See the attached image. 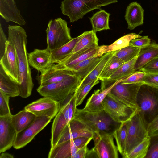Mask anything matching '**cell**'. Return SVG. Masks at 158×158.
<instances>
[{
    "label": "cell",
    "mask_w": 158,
    "mask_h": 158,
    "mask_svg": "<svg viewBox=\"0 0 158 158\" xmlns=\"http://www.w3.org/2000/svg\"><path fill=\"white\" fill-rule=\"evenodd\" d=\"M27 36L23 28L19 25H9L8 41L15 47L19 67V96L26 98L31 96L34 86L27 50Z\"/></svg>",
    "instance_id": "1"
},
{
    "label": "cell",
    "mask_w": 158,
    "mask_h": 158,
    "mask_svg": "<svg viewBox=\"0 0 158 158\" xmlns=\"http://www.w3.org/2000/svg\"><path fill=\"white\" fill-rule=\"evenodd\" d=\"M73 118L85 125L93 133L113 134L121 123L114 121L104 110L98 112L86 111L76 108Z\"/></svg>",
    "instance_id": "2"
},
{
    "label": "cell",
    "mask_w": 158,
    "mask_h": 158,
    "mask_svg": "<svg viewBox=\"0 0 158 158\" xmlns=\"http://www.w3.org/2000/svg\"><path fill=\"white\" fill-rule=\"evenodd\" d=\"M74 93L58 101L59 110L55 117L51 128V148L57 144L64 128L73 118L77 108Z\"/></svg>",
    "instance_id": "3"
},
{
    "label": "cell",
    "mask_w": 158,
    "mask_h": 158,
    "mask_svg": "<svg viewBox=\"0 0 158 158\" xmlns=\"http://www.w3.org/2000/svg\"><path fill=\"white\" fill-rule=\"evenodd\" d=\"M136 103L147 126L158 114V87L143 83L137 94Z\"/></svg>",
    "instance_id": "4"
},
{
    "label": "cell",
    "mask_w": 158,
    "mask_h": 158,
    "mask_svg": "<svg viewBox=\"0 0 158 158\" xmlns=\"http://www.w3.org/2000/svg\"><path fill=\"white\" fill-rule=\"evenodd\" d=\"M117 2L118 0H64L60 8L62 13L73 22L93 10Z\"/></svg>",
    "instance_id": "5"
},
{
    "label": "cell",
    "mask_w": 158,
    "mask_h": 158,
    "mask_svg": "<svg viewBox=\"0 0 158 158\" xmlns=\"http://www.w3.org/2000/svg\"><path fill=\"white\" fill-rule=\"evenodd\" d=\"M82 80L76 74L60 82L40 86L37 90L44 97L59 101L74 93Z\"/></svg>",
    "instance_id": "6"
},
{
    "label": "cell",
    "mask_w": 158,
    "mask_h": 158,
    "mask_svg": "<svg viewBox=\"0 0 158 158\" xmlns=\"http://www.w3.org/2000/svg\"><path fill=\"white\" fill-rule=\"evenodd\" d=\"M46 32L47 48L50 51L62 46L73 38L67 22L61 18L49 21Z\"/></svg>",
    "instance_id": "7"
},
{
    "label": "cell",
    "mask_w": 158,
    "mask_h": 158,
    "mask_svg": "<svg viewBox=\"0 0 158 158\" xmlns=\"http://www.w3.org/2000/svg\"><path fill=\"white\" fill-rule=\"evenodd\" d=\"M147 126L137 109L129 120L124 154L126 156L148 136Z\"/></svg>",
    "instance_id": "8"
},
{
    "label": "cell",
    "mask_w": 158,
    "mask_h": 158,
    "mask_svg": "<svg viewBox=\"0 0 158 158\" xmlns=\"http://www.w3.org/2000/svg\"><path fill=\"white\" fill-rule=\"evenodd\" d=\"M103 110L114 121L122 123L129 120L137 109L130 107L108 93L104 99Z\"/></svg>",
    "instance_id": "9"
},
{
    "label": "cell",
    "mask_w": 158,
    "mask_h": 158,
    "mask_svg": "<svg viewBox=\"0 0 158 158\" xmlns=\"http://www.w3.org/2000/svg\"><path fill=\"white\" fill-rule=\"evenodd\" d=\"M92 137H82L72 139L56 144L50 148L48 158H74L78 150L88 144Z\"/></svg>",
    "instance_id": "10"
},
{
    "label": "cell",
    "mask_w": 158,
    "mask_h": 158,
    "mask_svg": "<svg viewBox=\"0 0 158 158\" xmlns=\"http://www.w3.org/2000/svg\"><path fill=\"white\" fill-rule=\"evenodd\" d=\"M93 147L98 158H118V150L114 142L113 134L105 132L93 133Z\"/></svg>",
    "instance_id": "11"
},
{
    "label": "cell",
    "mask_w": 158,
    "mask_h": 158,
    "mask_svg": "<svg viewBox=\"0 0 158 158\" xmlns=\"http://www.w3.org/2000/svg\"><path fill=\"white\" fill-rule=\"evenodd\" d=\"M52 119L51 118L48 116L36 117L31 125L18 133L13 147L18 149L26 146L47 126Z\"/></svg>",
    "instance_id": "12"
},
{
    "label": "cell",
    "mask_w": 158,
    "mask_h": 158,
    "mask_svg": "<svg viewBox=\"0 0 158 158\" xmlns=\"http://www.w3.org/2000/svg\"><path fill=\"white\" fill-rule=\"evenodd\" d=\"M143 83L122 84L120 82L115 85L109 93L113 98L127 106L138 109L136 97Z\"/></svg>",
    "instance_id": "13"
},
{
    "label": "cell",
    "mask_w": 158,
    "mask_h": 158,
    "mask_svg": "<svg viewBox=\"0 0 158 158\" xmlns=\"http://www.w3.org/2000/svg\"><path fill=\"white\" fill-rule=\"evenodd\" d=\"M59 108L58 101L44 97L29 104L24 108L36 117L48 116L52 119L57 114Z\"/></svg>",
    "instance_id": "14"
},
{
    "label": "cell",
    "mask_w": 158,
    "mask_h": 158,
    "mask_svg": "<svg viewBox=\"0 0 158 158\" xmlns=\"http://www.w3.org/2000/svg\"><path fill=\"white\" fill-rule=\"evenodd\" d=\"M12 115L0 116V153L14 146L18 132L11 122Z\"/></svg>",
    "instance_id": "15"
},
{
    "label": "cell",
    "mask_w": 158,
    "mask_h": 158,
    "mask_svg": "<svg viewBox=\"0 0 158 158\" xmlns=\"http://www.w3.org/2000/svg\"><path fill=\"white\" fill-rule=\"evenodd\" d=\"M0 65L6 73L19 84V74L17 55L14 47L8 40L4 54L0 59Z\"/></svg>",
    "instance_id": "16"
},
{
    "label": "cell",
    "mask_w": 158,
    "mask_h": 158,
    "mask_svg": "<svg viewBox=\"0 0 158 158\" xmlns=\"http://www.w3.org/2000/svg\"><path fill=\"white\" fill-rule=\"evenodd\" d=\"M75 74L72 70L53 64L41 72L37 79L40 85L44 86L61 81Z\"/></svg>",
    "instance_id": "17"
},
{
    "label": "cell",
    "mask_w": 158,
    "mask_h": 158,
    "mask_svg": "<svg viewBox=\"0 0 158 158\" xmlns=\"http://www.w3.org/2000/svg\"><path fill=\"white\" fill-rule=\"evenodd\" d=\"M93 132L85 125L73 118L67 125L62 133L57 144L80 137H93Z\"/></svg>",
    "instance_id": "18"
},
{
    "label": "cell",
    "mask_w": 158,
    "mask_h": 158,
    "mask_svg": "<svg viewBox=\"0 0 158 158\" xmlns=\"http://www.w3.org/2000/svg\"><path fill=\"white\" fill-rule=\"evenodd\" d=\"M0 15L6 22H13L20 26L26 23L14 0H0Z\"/></svg>",
    "instance_id": "19"
},
{
    "label": "cell",
    "mask_w": 158,
    "mask_h": 158,
    "mask_svg": "<svg viewBox=\"0 0 158 158\" xmlns=\"http://www.w3.org/2000/svg\"><path fill=\"white\" fill-rule=\"evenodd\" d=\"M28 58L30 65L40 73L53 64L51 59V51L47 48L35 49L28 54Z\"/></svg>",
    "instance_id": "20"
},
{
    "label": "cell",
    "mask_w": 158,
    "mask_h": 158,
    "mask_svg": "<svg viewBox=\"0 0 158 158\" xmlns=\"http://www.w3.org/2000/svg\"><path fill=\"white\" fill-rule=\"evenodd\" d=\"M99 46L87 48L72 53L61 62L57 63L60 66L70 70L79 63L89 58L95 57Z\"/></svg>",
    "instance_id": "21"
},
{
    "label": "cell",
    "mask_w": 158,
    "mask_h": 158,
    "mask_svg": "<svg viewBox=\"0 0 158 158\" xmlns=\"http://www.w3.org/2000/svg\"><path fill=\"white\" fill-rule=\"evenodd\" d=\"M126 77L119 80L104 90L95 91L87 100L85 107L82 110L85 111L93 112H98L103 110L102 102L106 96L115 85Z\"/></svg>",
    "instance_id": "22"
},
{
    "label": "cell",
    "mask_w": 158,
    "mask_h": 158,
    "mask_svg": "<svg viewBox=\"0 0 158 158\" xmlns=\"http://www.w3.org/2000/svg\"><path fill=\"white\" fill-rule=\"evenodd\" d=\"M144 10L137 2L130 3L127 6L125 18L128 24V29L132 30L144 23Z\"/></svg>",
    "instance_id": "23"
},
{
    "label": "cell",
    "mask_w": 158,
    "mask_h": 158,
    "mask_svg": "<svg viewBox=\"0 0 158 158\" xmlns=\"http://www.w3.org/2000/svg\"><path fill=\"white\" fill-rule=\"evenodd\" d=\"M137 56L124 63L108 79L101 81V89L102 91L108 88L116 81L126 77L135 71L134 66Z\"/></svg>",
    "instance_id": "24"
},
{
    "label": "cell",
    "mask_w": 158,
    "mask_h": 158,
    "mask_svg": "<svg viewBox=\"0 0 158 158\" xmlns=\"http://www.w3.org/2000/svg\"><path fill=\"white\" fill-rule=\"evenodd\" d=\"M142 37L139 34L129 33L123 36L111 44L99 46L95 57H101L106 53L125 48L129 45L130 41L132 40Z\"/></svg>",
    "instance_id": "25"
},
{
    "label": "cell",
    "mask_w": 158,
    "mask_h": 158,
    "mask_svg": "<svg viewBox=\"0 0 158 158\" xmlns=\"http://www.w3.org/2000/svg\"><path fill=\"white\" fill-rule=\"evenodd\" d=\"M158 56V44L153 42L141 48L135 64V71L139 70L152 60Z\"/></svg>",
    "instance_id": "26"
},
{
    "label": "cell",
    "mask_w": 158,
    "mask_h": 158,
    "mask_svg": "<svg viewBox=\"0 0 158 158\" xmlns=\"http://www.w3.org/2000/svg\"><path fill=\"white\" fill-rule=\"evenodd\" d=\"M0 89L10 97H15L19 95V84L6 73L0 65Z\"/></svg>",
    "instance_id": "27"
},
{
    "label": "cell",
    "mask_w": 158,
    "mask_h": 158,
    "mask_svg": "<svg viewBox=\"0 0 158 158\" xmlns=\"http://www.w3.org/2000/svg\"><path fill=\"white\" fill-rule=\"evenodd\" d=\"M81 34L73 38L69 42L57 49L51 51V59L53 64L62 61L72 53L75 45L81 37Z\"/></svg>",
    "instance_id": "28"
},
{
    "label": "cell",
    "mask_w": 158,
    "mask_h": 158,
    "mask_svg": "<svg viewBox=\"0 0 158 158\" xmlns=\"http://www.w3.org/2000/svg\"><path fill=\"white\" fill-rule=\"evenodd\" d=\"M101 58L102 56L89 58L77 64L70 70L82 80L85 78L95 67Z\"/></svg>",
    "instance_id": "29"
},
{
    "label": "cell",
    "mask_w": 158,
    "mask_h": 158,
    "mask_svg": "<svg viewBox=\"0 0 158 158\" xmlns=\"http://www.w3.org/2000/svg\"><path fill=\"white\" fill-rule=\"evenodd\" d=\"M36 117L33 114L24 109L16 114L12 115L11 122L18 133L31 125Z\"/></svg>",
    "instance_id": "30"
},
{
    "label": "cell",
    "mask_w": 158,
    "mask_h": 158,
    "mask_svg": "<svg viewBox=\"0 0 158 158\" xmlns=\"http://www.w3.org/2000/svg\"><path fill=\"white\" fill-rule=\"evenodd\" d=\"M115 52V51L108 52L102 56L99 62L87 77L81 81L77 89L81 88L90 82L98 79V77L103 69Z\"/></svg>",
    "instance_id": "31"
},
{
    "label": "cell",
    "mask_w": 158,
    "mask_h": 158,
    "mask_svg": "<svg viewBox=\"0 0 158 158\" xmlns=\"http://www.w3.org/2000/svg\"><path fill=\"white\" fill-rule=\"evenodd\" d=\"M110 14L104 10H101L89 18L92 30L95 33L103 30H109V20Z\"/></svg>",
    "instance_id": "32"
},
{
    "label": "cell",
    "mask_w": 158,
    "mask_h": 158,
    "mask_svg": "<svg viewBox=\"0 0 158 158\" xmlns=\"http://www.w3.org/2000/svg\"><path fill=\"white\" fill-rule=\"evenodd\" d=\"M92 30L84 32L75 45L72 53H75L84 48L98 46V39Z\"/></svg>",
    "instance_id": "33"
},
{
    "label": "cell",
    "mask_w": 158,
    "mask_h": 158,
    "mask_svg": "<svg viewBox=\"0 0 158 158\" xmlns=\"http://www.w3.org/2000/svg\"><path fill=\"white\" fill-rule=\"evenodd\" d=\"M124 63L114 54L103 69L98 77L99 80L102 81L108 79Z\"/></svg>",
    "instance_id": "34"
},
{
    "label": "cell",
    "mask_w": 158,
    "mask_h": 158,
    "mask_svg": "<svg viewBox=\"0 0 158 158\" xmlns=\"http://www.w3.org/2000/svg\"><path fill=\"white\" fill-rule=\"evenodd\" d=\"M129 120L121 123L119 127L113 134L118 151L122 156L125 149Z\"/></svg>",
    "instance_id": "35"
},
{
    "label": "cell",
    "mask_w": 158,
    "mask_h": 158,
    "mask_svg": "<svg viewBox=\"0 0 158 158\" xmlns=\"http://www.w3.org/2000/svg\"><path fill=\"white\" fill-rule=\"evenodd\" d=\"M150 143V138L148 136L128 153L125 158H145Z\"/></svg>",
    "instance_id": "36"
},
{
    "label": "cell",
    "mask_w": 158,
    "mask_h": 158,
    "mask_svg": "<svg viewBox=\"0 0 158 158\" xmlns=\"http://www.w3.org/2000/svg\"><path fill=\"white\" fill-rule=\"evenodd\" d=\"M140 49L129 45L128 46L115 51L114 55L125 63L137 56Z\"/></svg>",
    "instance_id": "37"
},
{
    "label": "cell",
    "mask_w": 158,
    "mask_h": 158,
    "mask_svg": "<svg viewBox=\"0 0 158 158\" xmlns=\"http://www.w3.org/2000/svg\"><path fill=\"white\" fill-rule=\"evenodd\" d=\"M99 82L98 79L89 82L74 93L76 106L81 105L92 88Z\"/></svg>",
    "instance_id": "38"
},
{
    "label": "cell",
    "mask_w": 158,
    "mask_h": 158,
    "mask_svg": "<svg viewBox=\"0 0 158 158\" xmlns=\"http://www.w3.org/2000/svg\"><path fill=\"white\" fill-rule=\"evenodd\" d=\"M10 97L0 89V116L12 114L9 106Z\"/></svg>",
    "instance_id": "39"
},
{
    "label": "cell",
    "mask_w": 158,
    "mask_h": 158,
    "mask_svg": "<svg viewBox=\"0 0 158 158\" xmlns=\"http://www.w3.org/2000/svg\"><path fill=\"white\" fill-rule=\"evenodd\" d=\"M145 73L140 70L135 72L123 80L122 84L143 83V80Z\"/></svg>",
    "instance_id": "40"
},
{
    "label": "cell",
    "mask_w": 158,
    "mask_h": 158,
    "mask_svg": "<svg viewBox=\"0 0 158 158\" xmlns=\"http://www.w3.org/2000/svg\"><path fill=\"white\" fill-rule=\"evenodd\" d=\"M150 138V144L145 158H158V135Z\"/></svg>",
    "instance_id": "41"
},
{
    "label": "cell",
    "mask_w": 158,
    "mask_h": 158,
    "mask_svg": "<svg viewBox=\"0 0 158 158\" xmlns=\"http://www.w3.org/2000/svg\"><path fill=\"white\" fill-rule=\"evenodd\" d=\"M139 70L145 73L158 74V56L148 62Z\"/></svg>",
    "instance_id": "42"
},
{
    "label": "cell",
    "mask_w": 158,
    "mask_h": 158,
    "mask_svg": "<svg viewBox=\"0 0 158 158\" xmlns=\"http://www.w3.org/2000/svg\"><path fill=\"white\" fill-rule=\"evenodd\" d=\"M151 44V40L148 36H142L131 40L129 45L140 48L147 46Z\"/></svg>",
    "instance_id": "43"
},
{
    "label": "cell",
    "mask_w": 158,
    "mask_h": 158,
    "mask_svg": "<svg viewBox=\"0 0 158 158\" xmlns=\"http://www.w3.org/2000/svg\"><path fill=\"white\" fill-rule=\"evenodd\" d=\"M147 130L149 137L158 135V114L148 125Z\"/></svg>",
    "instance_id": "44"
},
{
    "label": "cell",
    "mask_w": 158,
    "mask_h": 158,
    "mask_svg": "<svg viewBox=\"0 0 158 158\" xmlns=\"http://www.w3.org/2000/svg\"><path fill=\"white\" fill-rule=\"evenodd\" d=\"M143 82L158 87V74L145 73Z\"/></svg>",
    "instance_id": "45"
},
{
    "label": "cell",
    "mask_w": 158,
    "mask_h": 158,
    "mask_svg": "<svg viewBox=\"0 0 158 158\" xmlns=\"http://www.w3.org/2000/svg\"><path fill=\"white\" fill-rule=\"evenodd\" d=\"M8 40L0 23V59L3 55L5 52L6 43Z\"/></svg>",
    "instance_id": "46"
},
{
    "label": "cell",
    "mask_w": 158,
    "mask_h": 158,
    "mask_svg": "<svg viewBox=\"0 0 158 158\" xmlns=\"http://www.w3.org/2000/svg\"><path fill=\"white\" fill-rule=\"evenodd\" d=\"M88 144L85 145L77 152L74 158H85L86 153L89 150Z\"/></svg>",
    "instance_id": "47"
},
{
    "label": "cell",
    "mask_w": 158,
    "mask_h": 158,
    "mask_svg": "<svg viewBox=\"0 0 158 158\" xmlns=\"http://www.w3.org/2000/svg\"><path fill=\"white\" fill-rule=\"evenodd\" d=\"M98 158L94 148L90 150H88L85 157V158Z\"/></svg>",
    "instance_id": "48"
},
{
    "label": "cell",
    "mask_w": 158,
    "mask_h": 158,
    "mask_svg": "<svg viewBox=\"0 0 158 158\" xmlns=\"http://www.w3.org/2000/svg\"><path fill=\"white\" fill-rule=\"evenodd\" d=\"M13 155L10 154L2 152L0 153V158H13Z\"/></svg>",
    "instance_id": "49"
}]
</instances>
